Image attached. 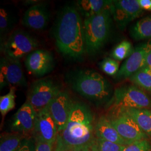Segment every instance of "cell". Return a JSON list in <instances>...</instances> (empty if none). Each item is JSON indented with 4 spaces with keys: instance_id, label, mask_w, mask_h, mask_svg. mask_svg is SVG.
Returning <instances> with one entry per match:
<instances>
[{
    "instance_id": "obj_7",
    "label": "cell",
    "mask_w": 151,
    "mask_h": 151,
    "mask_svg": "<svg viewBox=\"0 0 151 151\" xmlns=\"http://www.w3.org/2000/svg\"><path fill=\"white\" fill-rule=\"evenodd\" d=\"M39 42L29 33L22 30H16L11 34L2 45L5 55L20 60L37 49Z\"/></svg>"
},
{
    "instance_id": "obj_32",
    "label": "cell",
    "mask_w": 151,
    "mask_h": 151,
    "mask_svg": "<svg viewBox=\"0 0 151 151\" xmlns=\"http://www.w3.org/2000/svg\"><path fill=\"white\" fill-rule=\"evenodd\" d=\"M146 66L151 70V48H150L149 51L146 55Z\"/></svg>"
},
{
    "instance_id": "obj_3",
    "label": "cell",
    "mask_w": 151,
    "mask_h": 151,
    "mask_svg": "<svg viewBox=\"0 0 151 151\" xmlns=\"http://www.w3.org/2000/svg\"><path fill=\"white\" fill-rule=\"evenodd\" d=\"M65 80L73 91L96 105L105 103L113 95L110 83L92 70L78 68L71 70L65 75Z\"/></svg>"
},
{
    "instance_id": "obj_14",
    "label": "cell",
    "mask_w": 151,
    "mask_h": 151,
    "mask_svg": "<svg viewBox=\"0 0 151 151\" xmlns=\"http://www.w3.org/2000/svg\"><path fill=\"white\" fill-rule=\"evenodd\" d=\"M37 117V111L26 101L15 114L11 124V130L15 133H19L25 136L33 134Z\"/></svg>"
},
{
    "instance_id": "obj_12",
    "label": "cell",
    "mask_w": 151,
    "mask_h": 151,
    "mask_svg": "<svg viewBox=\"0 0 151 151\" xmlns=\"http://www.w3.org/2000/svg\"><path fill=\"white\" fill-rule=\"evenodd\" d=\"M74 103L68 92L61 91L49 104V111L57 125L58 132L64 129Z\"/></svg>"
},
{
    "instance_id": "obj_19",
    "label": "cell",
    "mask_w": 151,
    "mask_h": 151,
    "mask_svg": "<svg viewBox=\"0 0 151 151\" xmlns=\"http://www.w3.org/2000/svg\"><path fill=\"white\" fill-rule=\"evenodd\" d=\"M115 112H123L134 120L148 137H151V110L150 109H125Z\"/></svg>"
},
{
    "instance_id": "obj_29",
    "label": "cell",
    "mask_w": 151,
    "mask_h": 151,
    "mask_svg": "<svg viewBox=\"0 0 151 151\" xmlns=\"http://www.w3.org/2000/svg\"><path fill=\"white\" fill-rule=\"evenodd\" d=\"M36 143L34 137L25 138L16 151H35Z\"/></svg>"
},
{
    "instance_id": "obj_2",
    "label": "cell",
    "mask_w": 151,
    "mask_h": 151,
    "mask_svg": "<svg viewBox=\"0 0 151 151\" xmlns=\"http://www.w3.org/2000/svg\"><path fill=\"white\" fill-rule=\"evenodd\" d=\"M54 35L57 48L65 57L80 60L86 53L83 22L75 7H63L58 17Z\"/></svg>"
},
{
    "instance_id": "obj_24",
    "label": "cell",
    "mask_w": 151,
    "mask_h": 151,
    "mask_svg": "<svg viewBox=\"0 0 151 151\" xmlns=\"http://www.w3.org/2000/svg\"><path fill=\"white\" fill-rule=\"evenodd\" d=\"M15 88L11 87L9 92L5 95L0 97V112L5 116L15 106Z\"/></svg>"
},
{
    "instance_id": "obj_4",
    "label": "cell",
    "mask_w": 151,
    "mask_h": 151,
    "mask_svg": "<svg viewBox=\"0 0 151 151\" xmlns=\"http://www.w3.org/2000/svg\"><path fill=\"white\" fill-rule=\"evenodd\" d=\"M110 9L83 20L86 53L89 55L97 54L109 39L113 17Z\"/></svg>"
},
{
    "instance_id": "obj_17",
    "label": "cell",
    "mask_w": 151,
    "mask_h": 151,
    "mask_svg": "<svg viewBox=\"0 0 151 151\" xmlns=\"http://www.w3.org/2000/svg\"><path fill=\"white\" fill-rule=\"evenodd\" d=\"M95 134L97 138L108 140L122 146L129 145L120 135L110 120L105 116H101L96 123Z\"/></svg>"
},
{
    "instance_id": "obj_9",
    "label": "cell",
    "mask_w": 151,
    "mask_h": 151,
    "mask_svg": "<svg viewBox=\"0 0 151 151\" xmlns=\"http://www.w3.org/2000/svg\"><path fill=\"white\" fill-rule=\"evenodd\" d=\"M109 119L120 135L129 144L147 139L148 137L134 120L125 113L115 112L112 118Z\"/></svg>"
},
{
    "instance_id": "obj_13",
    "label": "cell",
    "mask_w": 151,
    "mask_h": 151,
    "mask_svg": "<svg viewBox=\"0 0 151 151\" xmlns=\"http://www.w3.org/2000/svg\"><path fill=\"white\" fill-rule=\"evenodd\" d=\"M58 128L48 106L37 113L33 137L48 143H55L58 135Z\"/></svg>"
},
{
    "instance_id": "obj_30",
    "label": "cell",
    "mask_w": 151,
    "mask_h": 151,
    "mask_svg": "<svg viewBox=\"0 0 151 151\" xmlns=\"http://www.w3.org/2000/svg\"><path fill=\"white\" fill-rule=\"evenodd\" d=\"M35 140L36 143L35 151H55V143H48L38 139H35Z\"/></svg>"
},
{
    "instance_id": "obj_25",
    "label": "cell",
    "mask_w": 151,
    "mask_h": 151,
    "mask_svg": "<svg viewBox=\"0 0 151 151\" xmlns=\"http://www.w3.org/2000/svg\"><path fill=\"white\" fill-rule=\"evenodd\" d=\"M100 67L106 75L111 76L116 75L119 70L118 61L114 60L111 57L105 58L100 63Z\"/></svg>"
},
{
    "instance_id": "obj_10",
    "label": "cell",
    "mask_w": 151,
    "mask_h": 151,
    "mask_svg": "<svg viewBox=\"0 0 151 151\" xmlns=\"http://www.w3.org/2000/svg\"><path fill=\"white\" fill-rule=\"evenodd\" d=\"M9 85L27 86V81L20 60L5 55L1 58L0 61L1 90Z\"/></svg>"
},
{
    "instance_id": "obj_6",
    "label": "cell",
    "mask_w": 151,
    "mask_h": 151,
    "mask_svg": "<svg viewBox=\"0 0 151 151\" xmlns=\"http://www.w3.org/2000/svg\"><path fill=\"white\" fill-rule=\"evenodd\" d=\"M60 91V86L52 79L41 78L32 82L28 91L27 101L38 113Z\"/></svg>"
},
{
    "instance_id": "obj_15",
    "label": "cell",
    "mask_w": 151,
    "mask_h": 151,
    "mask_svg": "<svg viewBox=\"0 0 151 151\" xmlns=\"http://www.w3.org/2000/svg\"><path fill=\"white\" fill-rule=\"evenodd\" d=\"M149 51L148 43L143 44L134 48L132 54L125 60L116 75L117 79H125L133 75L146 66V55Z\"/></svg>"
},
{
    "instance_id": "obj_22",
    "label": "cell",
    "mask_w": 151,
    "mask_h": 151,
    "mask_svg": "<svg viewBox=\"0 0 151 151\" xmlns=\"http://www.w3.org/2000/svg\"><path fill=\"white\" fill-rule=\"evenodd\" d=\"M25 138V135L19 133L4 135L1 138L0 151H16Z\"/></svg>"
},
{
    "instance_id": "obj_16",
    "label": "cell",
    "mask_w": 151,
    "mask_h": 151,
    "mask_svg": "<svg viewBox=\"0 0 151 151\" xmlns=\"http://www.w3.org/2000/svg\"><path fill=\"white\" fill-rule=\"evenodd\" d=\"M50 19V12L47 6L38 3L30 7L25 12L22 19V24L35 30H42L47 27Z\"/></svg>"
},
{
    "instance_id": "obj_28",
    "label": "cell",
    "mask_w": 151,
    "mask_h": 151,
    "mask_svg": "<svg viewBox=\"0 0 151 151\" xmlns=\"http://www.w3.org/2000/svg\"><path fill=\"white\" fill-rule=\"evenodd\" d=\"M12 18L9 12L4 9L0 10V32L1 35L7 32L11 27Z\"/></svg>"
},
{
    "instance_id": "obj_21",
    "label": "cell",
    "mask_w": 151,
    "mask_h": 151,
    "mask_svg": "<svg viewBox=\"0 0 151 151\" xmlns=\"http://www.w3.org/2000/svg\"><path fill=\"white\" fill-rule=\"evenodd\" d=\"M134 85L151 92V70L144 67L129 78Z\"/></svg>"
},
{
    "instance_id": "obj_8",
    "label": "cell",
    "mask_w": 151,
    "mask_h": 151,
    "mask_svg": "<svg viewBox=\"0 0 151 151\" xmlns=\"http://www.w3.org/2000/svg\"><path fill=\"white\" fill-rule=\"evenodd\" d=\"M110 9L117 27L121 30H125L130 22L143 12L138 0L113 1Z\"/></svg>"
},
{
    "instance_id": "obj_31",
    "label": "cell",
    "mask_w": 151,
    "mask_h": 151,
    "mask_svg": "<svg viewBox=\"0 0 151 151\" xmlns=\"http://www.w3.org/2000/svg\"><path fill=\"white\" fill-rule=\"evenodd\" d=\"M138 2L143 10L151 11V0H138Z\"/></svg>"
},
{
    "instance_id": "obj_1",
    "label": "cell",
    "mask_w": 151,
    "mask_h": 151,
    "mask_svg": "<svg viewBox=\"0 0 151 151\" xmlns=\"http://www.w3.org/2000/svg\"><path fill=\"white\" fill-rule=\"evenodd\" d=\"M95 124L90 108L74 103L64 129L58 133L54 151H96Z\"/></svg>"
},
{
    "instance_id": "obj_11",
    "label": "cell",
    "mask_w": 151,
    "mask_h": 151,
    "mask_svg": "<svg viewBox=\"0 0 151 151\" xmlns=\"http://www.w3.org/2000/svg\"><path fill=\"white\" fill-rule=\"evenodd\" d=\"M25 65L29 73L37 77H42L54 69V56L47 50L37 49L26 57Z\"/></svg>"
},
{
    "instance_id": "obj_20",
    "label": "cell",
    "mask_w": 151,
    "mask_h": 151,
    "mask_svg": "<svg viewBox=\"0 0 151 151\" xmlns=\"http://www.w3.org/2000/svg\"><path fill=\"white\" fill-rule=\"evenodd\" d=\"M130 34L137 41L151 39V15L136 22L130 28Z\"/></svg>"
},
{
    "instance_id": "obj_5",
    "label": "cell",
    "mask_w": 151,
    "mask_h": 151,
    "mask_svg": "<svg viewBox=\"0 0 151 151\" xmlns=\"http://www.w3.org/2000/svg\"><path fill=\"white\" fill-rule=\"evenodd\" d=\"M115 111L125 109H150L151 99L134 85L116 88L113 98Z\"/></svg>"
},
{
    "instance_id": "obj_18",
    "label": "cell",
    "mask_w": 151,
    "mask_h": 151,
    "mask_svg": "<svg viewBox=\"0 0 151 151\" xmlns=\"http://www.w3.org/2000/svg\"><path fill=\"white\" fill-rule=\"evenodd\" d=\"M112 2L105 0H81L77 2L76 8L85 19L110 9Z\"/></svg>"
},
{
    "instance_id": "obj_27",
    "label": "cell",
    "mask_w": 151,
    "mask_h": 151,
    "mask_svg": "<svg viewBox=\"0 0 151 151\" xmlns=\"http://www.w3.org/2000/svg\"><path fill=\"white\" fill-rule=\"evenodd\" d=\"M151 144L145 139L124 146L122 151H151Z\"/></svg>"
},
{
    "instance_id": "obj_23",
    "label": "cell",
    "mask_w": 151,
    "mask_h": 151,
    "mask_svg": "<svg viewBox=\"0 0 151 151\" xmlns=\"http://www.w3.org/2000/svg\"><path fill=\"white\" fill-rule=\"evenodd\" d=\"M132 44L127 40H123L116 45L111 51L110 57L117 61H122L128 58L134 52Z\"/></svg>"
},
{
    "instance_id": "obj_26",
    "label": "cell",
    "mask_w": 151,
    "mask_h": 151,
    "mask_svg": "<svg viewBox=\"0 0 151 151\" xmlns=\"http://www.w3.org/2000/svg\"><path fill=\"white\" fill-rule=\"evenodd\" d=\"M124 146L108 140L97 138L96 151H122Z\"/></svg>"
}]
</instances>
